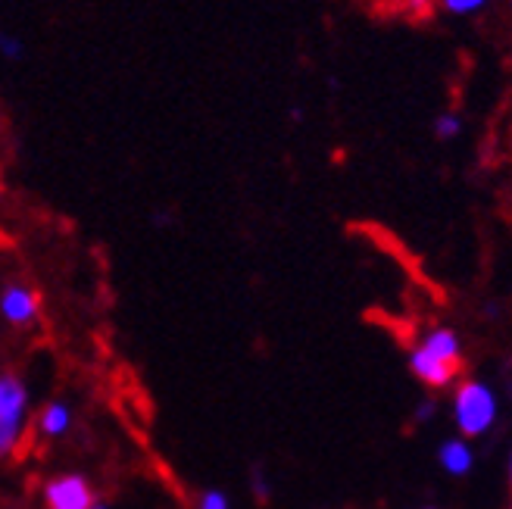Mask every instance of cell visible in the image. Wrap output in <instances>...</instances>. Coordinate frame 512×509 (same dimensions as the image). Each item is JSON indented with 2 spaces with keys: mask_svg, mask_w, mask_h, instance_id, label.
I'll use <instances>...</instances> for the list:
<instances>
[{
  "mask_svg": "<svg viewBox=\"0 0 512 509\" xmlns=\"http://www.w3.org/2000/svg\"><path fill=\"white\" fill-rule=\"evenodd\" d=\"M32 394L16 372H0V460L22 447L25 425H29Z\"/></svg>",
  "mask_w": 512,
  "mask_h": 509,
  "instance_id": "obj_1",
  "label": "cell"
},
{
  "mask_svg": "<svg viewBox=\"0 0 512 509\" xmlns=\"http://www.w3.org/2000/svg\"><path fill=\"white\" fill-rule=\"evenodd\" d=\"M453 419L459 435L466 438H478L484 435L494 422H497V397L488 385L481 381H466L459 385L456 397H453Z\"/></svg>",
  "mask_w": 512,
  "mask_h": 509,
  "instance_id": "obj_2",
  "label": "cell"
},
{
  "mask_svg": "<svg viewBox=\"0 0 512 509\" xmlns=\"http://www.w3.org/2000/svg\"><path fill=\"white\" fill-rule=\"evenodd\" d=\"M41 500H44V509H91L97 503V491L88 475L60 472L44 481Z\"/></svg>",
  "mask_w": 512,
  "mask_h": 509,
  "instance_id": "obj_3",
  "label": "cell"
},
{
  "mask_svg": "<svg viewBox=\"0 0 512 509\" xmlns=\"http://www.w3.org/2000/svg\"><path fill=\"white\" fill-rule=\"evenodd\" d=\"M38 310H41V300L38 294L22 285V282H10L4 291H0V319L13 328H25L38 319Z\"/></svg>",
  "mask_w": 512,
  "mask_h": 509,
  "instance_id": "obj_4",
  "label": "cell"
},
{
  "mask_svg": "<svg viewBox=\"0 0 512 509\" xmlns=\"http://www.w3.org/2000/svg\"><path fill=\"white\" fill-rule=\"evenodd\" d=\"M409 369H413V375L428 388H447L450 381L456 378V372H459L456 363L441 360L438 353H431L422 344H416L413 350H409Z\"/></svg>",
  "mask_w": 512,
  "mask_h": 509,
  "instance_id": "obj_5",
  "label": "cell"
},
{
  "mask_svg": "<svg viewBox=\"0 0 512 509\" xmlns=\"http://www.w3.org/2000/svg\"><path fill=\"white\" fill-rule=\"evenodd\" d=\"M38 435L47 441H57L63 435H69L72 428V406L66 400H47L38 413Z\"/></svg>",
  "mask_w": 512,
  "mask_h": 509,
  "instance_id": "obj_6",
  "label": "cell"
},
{
  "mask_svg": "<svg viewBox=\"0 0 512 509\" xmlns=\"http://www.w3.org/2000/svg\"><path fill=\"white\" fill-rule=\"evenodd\" d=\"M438 460H441V469L447 475H466V472H472L475 453H472V447H469L466 438H450V441L441 444Z\"/></svg>",
  "mask_w": 512,
  "mask_h": 509,
  "instance_id": "obj_7",
  "label": "cell"
},
{
  "mask_svg": "<svg viewBox=\"0 0 512 509\" xmlns=\"http://www.w3.org/2000/svg\"><path fill=\"white\" fill-rule=\"evenodd\" d=\"M419 344L428 347L431 353H438L441 360H447V363L459 366V360H463V347H459V338L450 332V328H431V332Z\"/></svg>",
  "mask_w": 512,
  "mask_h": 509,
  "instance_id": "obj_8",
  "label": "cell"
},
{
  "mask_svg": "<svg viewBox=\"0 0 512 509\" xmlns=\"http://www.w3.org/2000/svg\"><path fill=\"white\" fill-rule=\"evenodd\" d=\"M459 132H463V119L456 113H444V116H438V122H434V135L441 141H453Z\"/></svg>",
  "mask_w": 512,
  "mask_h": 509,
  "instance_id": "obj_9",
  "label": "cell"
},
{
  "mask_svg": "<svg viewBox=\"0 0 512 509\" xmlns=\"http://www.w3.org/2000/svg\"><path fill=\"white\" fill-rule=\"evenodd\" d=\"M491 0H441V7L453 16H475L478 10L488 7Z\"/></svg>",
  "mask_w": 512,
  "mask_h": 509,
  "instance_id": "obj_10",
  "label": "cell"
},
{
  "mask_svg": "<svg viewBox=\"0 0 512 509\" xmlns=\"http://www.w3.org/2000/svg\"><path fill=\"white\" fill-rule=\"evenodd\" d=\"M197 509H232V500L219 488H207L197 494Z\"/></svg>",
  "mask_w": 512,
  "mask_h": 509,
  "instance_id": "obj_11",
  "label": "cell"
},
{
  "mask_svg": "<svg viewBox=\"0 0 512 509\" xmlns=\"http://www.w3.org/2000/svg\"><path fill=\"white\" fill-rule=\"evenodd\" d=\"M0 54L16 63V60H22L25 47H22V41H19L16 35H0Z\"/></svg>",
  "mask_w": 512,
  "mask_h": 509,
  "instance_id": "obj_12",
  "label": "cell"
},
{
  "mask_svg": "<svg viewBox=\"0 0 512 509\" xmlns=\"http://www.w3.org/2000/svg\"><path fill=\"white\" fill-rule=\"evenodd\" d=\"M253 475H256V491H260V500L266 503V497H269V494H266V475H263L260 469H256Z\"/></svg>",
  "mask_w": 512,
  "mask_h": 509,
  "instance_id": "obj_13",
  "label": "cell"
},
{
  "mask_svg": "<svg viewBox=\"0 0 512 509\" xmlns=\"http://www.w3.org/2000/svg\"><path fill=\"white\" fill-rule=\"evenodd\" d=\"M431 416H434V403H422V406H419V413H416V419H419V422H428Z\"/></svg>",
  "mask_w": 512,
  "mask_h": 509,
  "instance_id": "obj_14",
  "label": "cell"
},
{
  "mask_svg": "<svg viewBox=\"0 0 512 509\" xmlns=\"http://www.w3.org/2000/svg\"><path fill=\"white\" fill-rule=\"evenodd\" d=\"M91 509H110V506H107V503H100V500H97V503H94Z\"/></svg>",
  "mask_w": 512,
  "mask_h": 509,
  "instance_id": "obj_15",
  "label": "cell"
},
{
  "mask_svg": "<svg viewBox=\"0 0 512 509\" xmlns=\"http://www.w3.org/2000/svg\"><path fill=\"white\" fill-rule=\"evenodd\" d=\"M509 478H512V460H509Z\"/></svg>",
  "mask_w": 512,
  "mask_h": 509,
  "instance_id": "obj_16",
  "label": "cell"
},
{
  "mask_svg": "<svg viewBox=\"0 0 512 509\" xmlns=\"http://www.w3.org/2000/svg\"><path fill=\"white\" fill-rule=\"evenodd\" d=\"M509 4H512V0H509Z\"/></svg>",
  "mask_w": 512,
  "mask_h": 509,
  "instance_id": "obj_17",
  "label": "cell"
}]
</instances>
